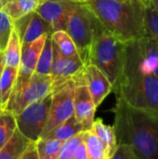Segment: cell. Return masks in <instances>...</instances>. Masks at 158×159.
<instances>
[{
    "mask_svg": "<svg viewBox=\"0 0 158 159\" xmlns=\"http://www.w3.org/2000/svg\"><path fill=\"white\" fill-rule=\"evenodd\" d=\"M51 38L61 55L65 57L78 55L75 45L66 31H56L51 34Z\"/></svg>",
    "mask_w": 158,
    "mask_h": 159,
    "instance_id": "603a6c76",
    "label": "cell"
},
{
    "mask_svg": "<svg viewBox=\"0 0 158 159\" xmlns=\"http://www.w3.org/2000/svg\"><path fill=\"white\" fill-rule=\"evenodd\" d=\"M69 1H72V2H74V0H69Z\"/></svg>",
    "mask_w": 158,
    "mask_h": 159,
    "instance_id": "d590c367",
    "label": "cell"
},
{
    "mask_svg": "<svg viewBox=\"0 0 158 159\" xmlns=\"http://www.w3.org/2000/svg\"><path fill=\"white\" fill-rule=\"evenodd\" d=\"M74 81V109L75 118L84 126L86 130L91 129L94 122L96 106L86 84L84 71L73 77Z\"/></svg>",
    "mask_w": 158,
    "mask_h": 159,
    "instance_id": "30bf717a",
    "label": "cell"
},
{
    "mask_svg": "<svg viewBox=\"0 0 158 159\" xmlns=\"http://www.w3.org/2000/svg\"><path fill=\"white\" fill-rule=\"evenodd\" d=\"M109 159H138V157L129 145L118 144L115 154Z\"/></svg>",
    "mask_w": 158,
    "mask_h": 159,
    "instance_id": "f546056e",
    "label": "cell"
},
{
    "mask_svg": "<svg viewBox=\"0 0 158 159\" xmlns=\"http://www.w3.org/2000/svg\"><path fill=\"white\" fill-rule=\"evenodd\" d=\"M11 0H0V8H2L7 2H9Z\"/></svg>",
    "mask_w": 158,
    "mask_h": 159,
    "instance_id": "e575fe53",
    "label": "cell"
},
{
    "mask_svg": "<svg viewBox=\"0 0 158 159\" xmlns=\"http://www.w3.org/2000/svg\"><path fill=\"white\" fill-rule=\"evenodd\" d=\"M82 143V132L62 142L58 159H74L78 145Z\"/></svg>",
    "mask_w": 158,
    "mask_h": 159,
    "instance_id": "83f0119b",
    "label": "cell"
},
{
    "mask_svg": "<svg viewBox=\"0 0 158 159\" xmlns=\"http://www.w3.org/2000/svg\"><path fill=\"white\" fill-rule=\"evenodd\" d=\"M52 61H53V42L51 36H47L43 48L41 49L34 73L41 74V75H49Z\"/></svg>",
    "mask_w": 158,
    "mask_h": 159,
    "instance_id": "cb8c5ba5",
    "label": "cell"
},
{
    "mask_svg": "<svg viewBox=\"0 0 158 159\" xmlns=\"http://www.w3.org/2000/svg\"><path fill=\"white\" fill-rule=\"evenodd\" d=\"M43 1L45 0H11L2 8L10 16L14 22L21 17L35 11Z\"/></svg>",
    "mask_w": 158,
    "mask_h": 159,
    "instance_id": "d6986e66",
    "label": "cell"
},
{
    "mask_svg": "<svg viewBox=\"0 0 158 159\" xmlns=\"http://www.w3.org/2000/svg\"><path fill=\"white\" fill-rule=\"evenodd\" d=\"M19 159H39L35 143H30Z\"/></svg>",
    "mask_w": 158,
    "mask_h": 159,
    "instance_id": "4dcf8cb0",
    "label": "cell"
},
{
    "mask_svg": "<svg viewBox=\"0 0 158 159\" xmlns=\"http://www.w3.org/2000/svg\"><path fill=\"white\" fill-rule=\"evenodd\" d=\"M14 29L18 34L21 47L33 43L42 35L51 36L53 34L51 26L36 11L14 21Z\"/></svg>",
    "mask_w": 158,
    "mask_h": 159,
    "instance_id": "7c38bea8",
    "label": "cell"
},
{
    "mask_svg": "<svg viewBox=\"0 0 158 159\" xmlns=\"http://www.w3.org/2000/svg\"><path fill=\"white\" fill-rule=\"evenodd\" d=\"M52 92L44 99L27 105L15 116L17 129L30 142L36 143L47 120Z\"/></svg>",
    "mask_w": 158,
    "mask_h": 159,
    "instance_id": "52a82bcc",
    "label": "cell"
},
{
    "mask_svg": "<svg viewBox=\"0 0 158 159\" xmlns=\"http://www.w3.org/2000/svg\"><path fill=\"white\" fill-rule=\"evenodd\" d=\"M31 142L18 129L0 149V159H19Z\"/></svg>",
    "mask_w": 158,
    "mask_h": 159,
    "instance_id": "e0dca14e",
    "label": "cell"
},
{
    "mask_svg": "<svg viewBox=\"0 0 158 159\" xmlns=\"http://www.w3.org/2000/svg\"><path fill=\"white\" fill-rule=\"evenodd\" d=\"M72 1L45 0L36 8V12L51 26L53 33L66 31L68 13Z\"/></svg>",
    "mask_w": 158,
    "mask_h": 159,
    "instance_id": "5bb4252c",
    "label": "cell"
},
{
    "mask_svg": "<svg viewBox=\"0 0 158 159\" xmlns=\"http://www.w3.org/2000/svg\"><path fill=\"white\" fill-rule=\"evenodd\" d=\"M125 61L158 79V43L147 34L142 39L126 43Z\"/></svg>",
    "mask_w": 158,
    "mask_h": 159,
    "instance_id": "ba28073f",
    "label": "cell"
},
{
    "mask_svg": "<svg viewBox=\"0 0 158 159\" xmlns=\"http://www.w3.org/2000/svg\"><path fill=\"white\" fill-rule=\"evenodd\" d=\"M91 19L93 38L89 51V64L97 66L114 87L123 70L126 43L115 37L92 13Z\"/></svg>",
    "mask_w": 158,
    "mask_h": 159,
    "instance_id": "277c9868",
    "label": "cell"
},
{
    "mask_svg": "<svg viewBox=\"0 0 158 159\" xmlns=\"http://www.w3.org/2000/svg\"><path fill=\"white\" fill-rule=\"evenodd\" d=\"M47 36L49 35H42L33 43L22 46L20 50V60L18 67L17 77L14 84V88L9 99V102L7 106V111H11L15 102L21 94L25 86L29 82L30 78L35 72V67L37 64V61L45 43Z\"/></svg>",
    "mask_w": 158,
    "mask_h": 159,
    "instance_id": "9c48e42d",
    "label": "cell"
},
{
    "mask_svg": "<svg viewBox=\"0 0 158 159\" xmlns=\"http://www.w3.org/2000/svg\"><path fill=\"white\" fill-rule=\"evenodd\" d=\"M145 23L147 34L158 43V12L152 7L150 2L145 7Z\"/></svg>",
    "mask_w": 158,
    "mask_h": 159,
    "instance_id": "f1b7e54d",
    "label": "cell"
},
{
    "mask_svg": "<svg viewBox=\"0 0 158 159\" xmlns=\"http://www.w3.org/2000/svg\"><path fill=\"white\" fill-rule=\"evenodd\" d=\"M74 81L73 78L52 89L48 116L40 139H45L58 126L74 116Z\"/></svg>",
    "mask_w": 158,
    "mask_h": 159,
    "instance_id": "8992f818",
    "label": "cell"
},
{
    "mask_svg": "<svg viewBox=\"0 0 158 159\" xmlns=\"http://www.w3.org/2000/svg\"><path fill=\"white\" fill-rule=\"evenodd\" d=\"M84 76L93 102L95 106L98 107L113 91V85L108 77L93 64L85 66Z\"/></svg>",
    "mask_w": 158,
    "mask_h": 159,
    "instance_id": "9a60e30c",
    "label": "cell"
},
{
    "mask_svg": "<svg viewBox=\"0 0 158 159\" xmlns=\"http://www.w3.org/2000/svg\"><path fill=\"white\" fill-rule=\"evenodd\" d=\"M150 4L152 6V7L158 12V0H150Z\"/></svg>",
    "mask_w": 158,
    "mask_h": 159,
    "instance_id": "836d02e7",
    "label": "cell"
},
{
    "mask_svg": "<svg viewBox=\"0 0 158 159\" xmlns=\"http://www.w3.org/2000/svg\"><path fill=\"white\" fill-rule=\"evenodd\" d=\"M52 92V80L49 75L34 73L20 97L15 102L11 113L17 116L27 105L40 101Z\"/></svg>",
    "mask_w": 158,
    "mask_h": 159,
    "instance_id": "8fae6325",
    "label": "cell"
},
{
    "mask_svg": "<svg viewBox=\"0 0 158 159\" xmlns=\"http://www.w3.org/2000/svg\"><path fill=\"white\" fill-rule=\"evenodd\" d=\"M74 1H75V0H74Z\"/></svg>",
    "mask_w": 158,
    "mask_h": 159,
    "instance_id": "74e56055",
    "label": "cell"
},
{
    "mask_svg": "<svg viewBox=\"0 0 158 159\" xmlns=\"http://www.w3.org/2000/svg\"><path fill=\"white\" fill-rule=\"evenodd\" d=\"M74 159H88V154H87L86 145H85L83 141L78 145V147H77V149H76V151L74 153Z\"/></svg>",
    "mask_w": 158,
    "mask_h": 159,
    "instance_id": "1f68e13d",
    "label": "cell"
},
{
    "mask_svg": "<svg viewBox=\"0 0 158 159\" xmlns=\"http://www.w3.org/2000/svg\"><path fill=\"white\" fill-rule=\"evenodd\" d=\"M113 112L117 144L129 145L138 159H158V116L133 108L119 97Z\"/></svg>",
    "mask_w": 158,
    "mask_h": 159,
    "instance_id": "6da1fadb",
    "label": "cell"
},
{
    "mask_svg": "<svg viewBox=\"0 0 158 159\" xmlns=\"http://www.w3.org/2000/svg\"><path fill=\"white\" fill-rule=\"evenodd\" d=\"M149 1H150V0H149Z\"/></svg>",
    "mask_w": 158,
    "mask_h": 159,
    "instance_id": "f35d334b",
    "label": "cell"
},
{
    "mask_svg": "<svg viewBox=\"0 0 158 159\" xmlns=\"http://www.w3.org/2000/svg\"><path fill=\"white\" fill-rule=\"evenodd\" d=\"M91 130L102 143L106 153V157L109 159L115 154L118 146L114 127L105 125L102 119L98 118L94 120Z\"/></svg>",
    "mask_w": 158,
    "mask_h": 159,
    "instance_id": "2e32d148",
    "label": "cell"
},
{
    "mask_svg": "<svg viewBox=\"0 0 158 159\" xmlns=\"http://www.w3.org/2000/svg\"><path fill=\"white\" fill-rule=\"evenodd\" d=\"M4 66H5V64H4V51H0V77H1ZM0 112H1V110H0Z\"/></svg>",
    "mask_w": 158,
    "mask_h": 159,
    "instance_id": "d6a6232c",
    "label": "cell"
},
{
    "mask_svg": "<svg viewBox=\"0 0 158 159\" xmlns=\"http://www.w3.org/2000/svg\"><path fill=\"white\" fill-rule=\"evenodd\" d=\"M82 141L86 145L88 159H108L102 143L91 129L82 132Z\"/></svg>",
    "mask_w": 158,
    "mask_h": 159,
    "instance_id": "7402d4cb",
    "label": "cell"
},
{
    "mask_svg": "<svg viewBox=\"0 0 158 159\" xmlns=\"http://www.w3.org/2000/svg\"><path fill=\"white\" fill-rule=\"evenodd\" d=\"M13 29L14 22L10 16L3 8H0V51L5 50Z\"/></svg>",
    "mask_w": 158,
    "mask_h": 159,
    "instance_id": "4316f807",
    "label": "cell"
},
{
    "mask_svg": "<svg viewBox=\"0 0 158 159\" xmlns=\"http://www.w3.org/2000/svg\"><path fill=\"white\" fill-rule=\"evenodd\" d=\"M84 69L85 65L78 55L73 57L62 56L53 44V61L49 74L52 80V89L72 79L83 72Z\"/></svg>",
    "mask_w": 158,
    "mask_h": 159,
    "instance_id": "4fadbf2b",
    "label": "cell"
},
{
    "mask_svg": "<svg viewBox=\"0 0 158 159\" xmlns=\"http://www.w3.org/2000/svg\"><path fill=\"white\" fill-rule=\"evenodd\" d=\"M144 1H149V0H144Z\"/></svg>",
    "mask_w": 158,
    "mask_h": 159,
    "instance_id": "8d00e7d4",
    "label": "cell"
},
{
    "mask_svg": "<svg viewBox=\"0 0 158 159\" xmlns=\"http://www.w3.org/2000/svg\"><path fill=\"white\" fill-rule=\"evenodd\" d=\"M61 143L55 139H39L35 143L39 159H58Z\"/></svg>",
    "mask_w": 158,
    "mask_h": 159,
    "instance_id": "484cf974",
    "label": "cell"
},
{
    "mask_svg": "<svg viewBox=\"0 0 158 159\" xmlns=\"http://www.w3.org/2000/svg\"><path fill=\"white\" fill-rule=\"evenodd\" d=\"M21 46L19 40L18 34L15 29L12 30L8 43L4 50V64L5 66L17 68L20 64Z\"/></svg>",
    "mask_w": 158,
    "mask_h": 159,
    "instance_id": "44dd1931",
    "label": "cell"
},
{
    "mask_svg": "<svg viewBox=\"0 0 158 159\" xmlns=\"http://www.w3.org/2000/svg\"><path fill=\"white\" fill-rule=\"evenodd\" d=\"M17 129L15 116L9 111L0 112V149L8 142Z\"/></svg>",
    "mask_w": 158,
    "mask_h": 159,
    "instance_id": "d4e9b609",
    "label": "cell"
},
{
    "mask_svg": "<svg viewBox=\"0 0 158 159\" xmlns=\"http://www.w3.org/2000/svg\"><path fill=\"white\" fill-rule=\"evenodd\" d=\"M17 68L4 66L0 77V110L5 111L9 102L17 77Z\"/></svg>",
    "mask_w": 158,
    "mask_h": 159,
    "instance_id": "ffe728a7",
    "label": "cell"
},
{
    "mask_svg": "<svg viewBox=\"0 0 158 159\" xmlns=\"http://www.w3.org/2000/svg\"><path fill=\"white\" fill-rule=\"evenodd\" d=\"M85 6L101 23L124 43L136 41L147 34L144 0H75Z\"/></svg>",
    "mask_w": 158,
    "mask_h": 159,
    "instance_id": "7a4b0ae2",
    "label": "cell"
},
{
    "mask_svg": "<svg viewBox=\"0 0 158 159\" xmlns=\"http://www.w3.org/2000/svg\"><path fill=\"white\" fill-rule=\"evenodd\" d=\"M86 131L84 126L75 118L74 115L62 124L58 126L52 132H50L45 139H55L60 142H64L81 132Z\"/></svg>",
    "mask_w": 158,
    "mask_h": 159,
    "instance_id": "ac0fdd59",
    "label": "cell"
},
{
    "mask_svg": "<svg viewBox=\"0 0 158 159\" xmlns=\"http://www.w3.org/2000/svg\"><path fill=\"white\" fill-rule=\"evenodd\" d=\"M66 32L74 41L84 65H88L93 27L91 13L82 4L72 2L67 18Z\"/></svg>",
    "mask_w": 158,
    "mask_h": 159,
    "instance_id": "5b68a950",
    "label": "cell"
},
{
    "mask_svg": "<svg viewBox=\"0 0 158 159\" xmlns=\"http://www.w3.org/2000/svg\"><path fill=\"white\" fill-rule=\"evenodd\" d=\"M113 91L129 106L158 116V79L126 61Z\"/></svg>",
    "mask_w": 158,
    "mask_h": 159,
    "instance_id": "3957f363",
    "label": "cell"
}]
</instances>
